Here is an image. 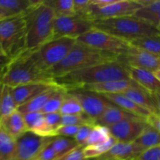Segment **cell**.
<instances>
[{"label":"cell","instance_id":"f5cc1de1","mask_svg":"<svg viewBox=\"0 0 160 160\" xmlns=\"http://www.w3.org/2000/svg\"><path fill=\"white\" fill-rule=\"evenodd\" d=\"M157 28H158V30H159V31H160V24L159 25V26H158V27H157Z\"/></svg>","mask_w":160,"mask_h":160},{"label":"cell","instance_id":"ac0fdd59","mask_svg":"<svg viewBox=\"0 0 160 160\" xmlns=\"http://www.w3.org/2000/svg\"><path fill=\"white\" fill-rule=\"evenodd\" d=\"M28 131L43 138L54 137V130L47 123L45 114L42 112H27L23 114Z\"/></svg>","mask_w":160,"mask_h":160},{"label":"cell","instance_id":"6da1fadb","mask_svg":"<svg viewBox=\"0 0 160 160\" xmlns=\"http://www.w3.org/2000/svg\"><path fill=\"white\" fill-rule=\"evenodd\" d=\"M55 80L70 92L83 84L131 79L125 65L115 61L76 70Z\"/></svg>","mask_w":160,"mask_h":160},{"label":"cell","instance_id":"83f0119b","mask_svg":"<svg viewBox=\"0 0 160 160\" xmlns=\"http://www.w3.org/2000/svg\"><path fill=\"white\" fill-rule=\"evenodd\" d=\"M44 2L53 9L56 17L77 16L73 0H47Z\"/></svg>","mask_w":160,"mask_h":160},{"label":"cell","instance_id":"4316f807","mask_svg":"<svg viewBox=\"0 0 160 160\" xmlns=\"http://www.w3.org/2000/svg\"><path fill=\"white\" fill-rule=\"evenodd\" d=\"M17 145V140L11 137L0 126V160H12Z\"/></svg>","mask_w":160,"mask_h":160},{"label":"cell","instance_id":"60d3db41","mask_svg":"<svg viewBox=\"0 0 160 160\" xmlns=\"http://www.w3.org/2000/svg\"><path fill=\"white\" fill-rule=\"evenodd\" d=\"M45 117L47 123L54 130V131L58 127H59L61 125L62 115H61L59 112H53V113L45 114Z\"/></svg>","mask_w":160,"mask_h":160},{"label":"cell","instance_id":"f6af8a7d","mask_svg":"<svg viewBox=\"0 0 160 160\" xmlns=\"http://www.w3.org/2000/svg\"><path fill=\"white\" fill-rule=\"evenodd\" d=\"M9 59L6 56H2L0 57V82H1V79L2 78V75L4 73L5 70H6L7 64L9 63Z\"/></svg>","mask_w":160,"mask_h":160},{"label":"cell","instance_id":"cb8c5ba5","mask_svg":"<svg viewBox=\"0 0 160 160\" xmlns=\"http://www.w3.org/2000/svg\"><path fill=\"white\" fill-rule=\"evenodd\" d=\"M61 87H62V85H60V84L53 86L52 88H51L48 89V90L45 91V92L41 93L40 95L34 97V98L30 100L28 102L24 103V104L22 105V106H19L18 110L20 111L22 114L27 113V112H42V109H43L44 106H45L47 102H48V100H49V98L54 95L55 92Z\"/></svg>","mask_w":160,"mask_h":160},{"label":"cell","instance_id":"11a10c76","mask_svg":"<svg viewBox=\"0 0 160 160\" xmlns=\"http://www.w3.org/2000/svg\"></svg>","mask_w":160,"mask_h":160},{"label":"cell","instance_id":"e0dca14e","mask_svg":"<svg viewBox=\"0 0 160 160\" xmlns=\"http://www.w3.org/2000/svg\"><path fill=\"white\" fill-rule=\"evenodd\" d=\"M137 84L132 80L112 81L107 82L88 84L80 86L78 89H84L88 92H95L99 95L106 94H122L128 89Z\"/></svg>","mask_w":160,"mask_h":160},{"label":"cell","instance_id":"f1b7e54d","mask_svg":"<svg viewBox=\"0 0 160 160\" xmlns=\"http://www.w3.org/2000/svg\"><path fill=\"white\" fill-rule=\"evenodd\" d=\"M32 0H0V6L12 15L24 14L37 3Z\"/></svg>","mask_w":160,"mask_h":160},{"label":"cell","instance_id":"bcb514c9","mask_svg":"<svg viewBox=\"0 0 160 160\" xmlns=\"http://www.w3.org/2000/svg\"><path fill=\"white\" fill-rule=\"evenodd\" d=\"M152 98L153 100H154L155 103H156V108H157L158 112L160 113V92L159 93H156V94H152Z\"/></svg>","mask_w":160,"mask_h":160},{"label":"cell","instance_id":"30bf717a","mask_svg":"<svg viewBox=\"0 0 160 160\" xmlns=\"http://www.w3.org/2000/svg\"><path fill=\"white\" fill-rule=\"evenodd\" d=\"M93 29L90 20L81 17H56L53 22V38H76Z\"/></svg>","mask_w":160,"mask_h":160},{"label":"cell","instance_id":"d4e9b609","mask_svg":"<svg viewBox=\"0 0 160 160\" xmlns=\"http://www.w3.org/2000/svg\"><path fill=\"white\" fill-rule=\"evenodd\" d=\"M18 109L13 98L12 88L3 84L0 91V118L7 117Z\"/></svg>","mask_w":160,"mask_h":160},{"label":"cell","instance_id":"f35d334b","mask_svg":"<svg viewBox=\"0 0 160 160\" xmlns=\"http://www.w3.org/2000/svg\"><path fill=\"white\" fill-rule=\"evenodd\" d=\"M83 148H84V147L79 145L74 149L69 152L68 153L58 158L56 160H89L86 159L85 156H84V152H83Z\"/></svg>","mask_w":160,"mask_h":160},{"label":"cell","instance_id":"7c38bea8","mask_svg":"<svg viewBox=\"0 0 160 160\" xmlns=\"http://www.w3.org/2000/svg\"><path fill=\"white\" fill-rule=\"evenodd\" d=\"M68 92L79 101L84 113L95 121L108 108L113 105L103 95L84 89H74Z\"/></svg>","mask_w":160,"mask_h":160},{"label":"cell","instance_id":"681fc988","mask_svg":"<svg viewBox=\"0 0 160 160\" xmlns=\"http://www.w3.org/2000/svg\"><path fill=\"white\" fill-rule=\"evenodd\" d=\"M2 56H5V54H4V52H2V50L0 48V57H2Z\"/></svg>","mask_w":160,"mask_h":160},{"label":"cell","instance_id":"9a60e30c","mask_svg":"<svg viewBox=\"0 0 160 160\" xmlns=\"http://www.w3.org/2000/svg\"><path fill=\"white\" fill-rule=\"evenodd\" d=\"M145 151L136 142H117L107 152L91 160H134Z\"/></svg>","mask_w":160,"mask_h":160},{"label":"cell","instance_id":"ee69618b","mask_svg":"<svg viewBox=\"0 0 160 160\" xmlns=\"http://www.w3.org/2000/svg\"><path fill=\"white\" fill-rule=\"evenodd\" d=\"M146 121L148 125L154 128L160 133V115L159 112H152L149 117H147Z\"/></svg>","mask_w":160,"mask_h":160},{"label":"cell","instance_id":"74e56055","mask_svg":"<svg viewBox=\"0 0 160 160\" xmlns=\"http://www.w3.org/2000/svg\"><path fill=\"white\" fill-rule=\"evenodd\" d=\"M134 160H160V145L145 149Z\"/></svg>","mask_w":160,"mask_h":160},{"label":"cell","instance_id":"52a82bcc","mask_svg":"<svg viewBox=\"0 0 160 160\" xmlns=\"http://www.w3.org/2000/svg\"><path fill=\"white\" fill-rule=\"evenodd\" d=\"M77 44L73 38H59L48 41L37 49L31 51V57L41 70H48L65 59Z\"/></svg>","mask_w":160,"mask_h":160},{"label":"cell","instance_id":"484cf974","mask_svg":"<svg viewBox=\"0 0 160 160\" xmlns=\"http://www.w3.org/2000/svg\"><path fill=\"white\" fill-rule=\"evenodd\" d=\"M129 43L134 48L145 50L160 57V34L134 39Z\"/></svg>","mask_w":160,"mask_h":160},{"label":"cell","instance_id":"2e32d148","mask_svg":"<svg viewBox=\"0 0 160 160\" xmlns=\"http://www.w3.org/2000/svg\"><path fill=\"white\" fill-rule=\"evenodd\" d=\"M129 74L130 78L139 86L143 88L149 93L152 94L160 92V82L156 78L153 72L145 69L125 66Z\"/></svg>","mask_w":160,"mask_h":160},{"label":"cell","instance_id":"836d02e7","mask_svg":"<svg viewBox=\"0 0 160 160\" xmlns=\"http://www.w3.org/2000/svg\"><path fill=\"white\" fill-rule=\"evenodd\" d=\"M117 142V141L113 137L111 138L109 141L102 144H98L95 145H88L83 148V152L86 159L91 160L96 159L99 156H102L106 152H107Z\"/></svg>","mask_w":160,"mask_h":160},{"label":"cell","instance_id":"8d00e7d4","mask_svg":"<svg viewBox=\"0 0 160 160\" xmlns=\"http://www.w3.org/2000/svg\"><path fill=\"white\" fill-rule=\"evenodd\" d=\"M81 127L73 125H60L54 131V137L73 138L76 136Z\"/></svg>","mask_w":160,"mask_h":160},{"label":"cell","instance_id":"ba28073f","mask_svg":"<svg viewBox=\"0 0 160 160\" xmlns=\"http://www.w3.org/2000/svg\"><path fill=\"white\" fill-rule=\"evenodd\" d=\"M77 42L95 49L113 53L118 56L127 53L132 48V45L128 41L95 28L77 38Z\"/></svg>","mask_w":160,"mask_h":160},{"label":"cell","instance_id":"4fadbf2b","mask_svg":"<svg viewBox=\"0 0 160 160\" xmlns=\"http://www.w3.org/2000/svg\"><path fill=\"white\" fill-rule=\"evenodd\" d=\"M148 126L146 119L135 117L109 127L112 137L119 142H133Z\"/></svg>","mask_w":160,"mask_h":160},{"label":"cell","instance_id":"1f68e13d","mask_svg":"<svg viewBox=\"0 0 160 160\" xmlns=\"http://www.w3.org/2000/svg\"><path fill=\"white\" fill-rule=\"evenodd\" d=\"M112 137L109 128L96 124L92 128L90 134L84 144V147L105 143Z\"/></svg>","mask_w":160,"mask_h":160},{"label":"cell","instance_id":"f546056e","mask_svg":"<svg viewBox=\"0 0 160 160\" xmlns=\"http://www.w3.org/2000/svg\"><path fill=\"white\" fill-rule=\"evenodd\" d=\"M144 149L160 145V133L157 130L148 124L141 135L134 141Z\"/></svg>","mask_w":160,"mask_h":160},{"label":"cell","instance_id":"f907efd6","mask_svg":"<svg viewBox=\"0 0 160 160\" xmlns=\"http://www.w3.org/2000/svg\"><path fill=\"white\" fill-rule=\"evenodd\" d=\"M5 18H6V17H2V16L0 15V21H1V20H2L3 19H5Z\"/></svg>","mask_w":160,"mask_h":160},{"label":"cell","instance_id":"ab89813d","mask_svg":"<svg viewBox=\"0 0 160 160\" xmlns=\"http://www.w3.org/2000/svg\"><path fill=\"white\" fill-rule=\"evenodd\" d=\"M92 128L93 127L90 126H82L80 128L78 134L73 138V139L76 141V142L78 145L82 147H84V144H85L86 141H87L88 138L89 134H90Z\"/></svg>","mask_w":160,"mask_h":160},{"label":"cell","instance_id":"5bb4252c","mask_svg":"<svg viewBox=\"0 0 160 160\" xmlns=\"http://www.w3.org/2000/svg\"><path fill=\"white\" fill-rule=\"evenodd\" d=\"M117 61L125 66L145 69L152 72L160 69L159 56L133 46L127 53L119 55Z\"/></svg>","mask_w":160,"mask_h":160},{"label":"cell","instance_id":"8fae6325","mask_svg":"<svg viewBox=\"0 0 160 160\" xmlns=\"http://www.w3.org/2000/svg\"><path fill=\"white\" fill-rule=\"evenodd\" d=\"M53 138L40 137L28 131L17 139L15 153L12 160H34L51 143Z\"/></svg>","mask_w":160,"mask_h":160},{"label":"cell","instance_id":"d6986e66","mask_svg":"<svg viewBox=\"0 0 160 160\" xmlns=\"http://www.w3.org/2000/svg\"><path fill=\"white\" fill-rule=\"evenodd\" d=\"M56 85H59V84H42V83L30 84L12 88V92L16 103L19 107L24 103L29 102L37 95H40L41 93Z\"/></svg>","mask_w":160,"mask_h":160},{"label":"cell","instance_id":"44dd1931","mask_svg":"<svg viewBox=\"0 0 160 160\" xmlns=\"http://www.w3.org/2000/svg\"><path fill=\"white\" fill-rule=\"evenodd\" d=\"M109 100L110 102L134 115L137 116L138 117L146 119L149 117L152 112H151L148 109L136 104L135 102L131 100L130 98H127L123 94H106V95H102Z\"/></svg>","mask_w":160,"mask_h":160},{"label":"cell","instance_id":"4dcf8cb0","mask_svg":"<svg viewBox=\"0 0 160 160\" xmlns=\"http://www.w3.org/2000/svg\"><path fill=\"white\" fill-rule=\"evenodd\" d=\"M49 145L56 152L57 156L56 159L64 156L79 146L74 139L67 137H54Z\"/></svg>","mask_w":160,"mask_h":160},{"label":"cell","instance_id":"e575fe53","mask_svg":"<svg viewBox=\"0 0 160 160\" xmlns=\"http://www.w3.org/2000/svg\"><path fill=\"white\" fill-rule=\"evenodd\" d=\"M83 109L81 103L73 95L67 92L66 94L63 103H62L59 113L62 116L77 115L83 113Z\"/></svg>","mask_w":160,"mask_h":160},{"label":"cell","instance_id":"5b68a950","mask_svg":"<svg viewBox=\"0 0 160 160\" xmlns=\"http://www.w3.org/2000/svg\"><path fill=\"white\" fill-rule=\"evenodd\" d=\"M93 28L130 42L134 39L159 35L156 27L134 16L103 19L92 21Z\"/></svg>","mask_w":160,"mask_h":160},{"label":"cell","instance_id":"8992f818","mask_svg":"<svg viewBox=\"0 0 160 160\" xmlns=\"http://www.w3.org/2000/svg\"><path fill=\"white\" fill-rule=\"evenodd\" d=\"M24 14L6 17L0 21V48L9 59L26 50Z\"/></svg>","mask_w":160,"mask_h":160},{"label":"cell","instance_id":"7bdbcfd3","mask_svg":"<svg viewBox=\"0 0 160 160\" xmlns=\"http://www.w3.org/2000/svg\"><path fill=\"white\" fill-rule=\"evenodd\" d=\"M73 2L77 16L81 17L88 9L92 0H74Z\"/></svg>","mask_w":160,"mask_h":160},{"label":"cell","instance_id":"ffe728a7","mask_svg":"<svg viewBox=\"0 0 160 160\" xmlns=\"http://www.w3.org/2000/svg\"><path fill=\"white\" fill-rule=\"evenodd\" d=\"M0 126L16 140L28 131L23 114L18 109L9 116L0 118Z\"/></svg>","mask_w":160,"mask_h":160},{"label":"cell","instance_id":"b9f144b4","mask_svg":"<svg viewBox=\"0 0 160 160\" xmlns=\"http://www.w3.org/2000/svg\"><path fill=\"white\" fill-rule=\"evenodd\" d=\"M57 158L56 152L49 145L45 147L34 160H56Z\"/></svg>","mask_w":160,"mask_h":160},{"label":"cell","instance_id":"d590c367","mask_svg":"<svg viewBox=\"0 0 160 160\" xmlns=\"http://www.w3.org/2000/svg\"><path fill=\"white\" fill-rule=\"evenodd\" d=\"M61 125H73V126H90L96 125L95 121L86 115L85 113L77 114V115L62 116Z\"/></svg>","mask_w":160,"mask_h":160},{"label":"cell","instance_id":"d6a6232c","mask_svg":"<svg viewBox=\"0 0 160 160\" xmlns=\"http://www.w3.org/2000/svg\"><path fill=\"white\" fill-rule=\"evenodd\" d=\"M68 92V91L62 86L59 88L54 95L49 98L45 106L42 109V112L43 114L53 113V112H59L62 103H63L64 98H65L66 94Z\"/></svg>","mask_w":160,"mask_h":160},{"label":"cell","instance_id":"277c9868","mask_svg":"<svg viewBox=\"0 0 160 160\" xmlns=\"http://www.w3.org/2000/svg\"><path fill=\"white\" fill-rule=\"evenodd\" d=\"M117 57L118 55L95 49L77 42L65 59L50 69L47 73L56 79L81 69L115 62L117 61Z\"/></svg>","mask_w":160,"mask_h":160},{"label":"cell","instance_id":"7402d4cb","mask_svg":"<svg viewBox=\"0 0 160 160\" xmlns=\"http://www.w3.org/2000/svg\"><path fill=\"white\" fill-rule=\"evenodd\" d=\"M122 94L127 98L132 100L136 104L148 109L152 112H158L157 108H156V103L153 100L152 94L139 86L138 84L130 88Z\"/></svg>","mask_w":160,"mask_h":160},{"label":"cell","instance_id":"c3c4849f","mask_svg":"<svg viewBox=\"0 0 160 160\" xmlns=\"http://www.w3.org/2000/svg\"><path fill=\"white\" fill-rule=\"evenodd\" d=\"M153 73H154V75L156 76V78L159 80V81L160 82V69L159 70H156V71L153 72Z\"/></svg>","mask_w":160,"mask_h":160},{"label":"cell","instance_id":"603a6c76","mask_svg":"<svg viewBox=\"0 0 160 160\" xmlns=\"http://www.w3.org/2000/svg\"><path fill=\"white\" fill-rule=\"evenodd\" d=\"M137 116L118 107V106L112 105L108 108L101 117H98L95 121V123L101 126H105L109 128L112 125L118 123L126 119L133 118Z\"/></svg>","mask_w":160,"mask_h":160},{"label":"cell","instance_id":"7dc6e473","mask_svg":"<svg viewBox=\"0 0 160 160\" xmlns=\"http://www.w3.org/2000/svg\"><path fill=\"white\" fill-rule=\"evenodd\" d=\"M0 15L2 16V17H12V16H15V15H12L11 12H8L7 10H6V9H2L1 6H0Z\"/></svg>","mask_w":160,"mask_h":160},{"label":"cell","instance_id":"816d5d0a","mask_svg":"<svg viewBox=\"0 0 160 160\" xmlns=\"http://www.w3.org/2000/svg\"><path fill=\"white\" fill-rule=\"evenodd\" d=\"M2 83L0 82V91H1V88H2Z\"/></svg>","mask_w":160,"mask_h":160},{"label":"cell","instance_id":"9c48e42d","mask_svg":"<svg viewBox=\"0 0 160 160\" xmlns=\"http://www.w3.org/2000/svg\"><path fill=\"white\" fill-rule=\"evenodd\" d=\"M141 8L142 6L137 0H114L112 3L103 7H97L91 2L87 11L79 17L92 22L103 19L128 17L134 15Z\"/></svg>","mask_w":160,"mask_h":160},{"label":"cell","instance_id":"db71d44e","mask_svg":"<svg viewBox=\"0 0 160 160\" xmlns=\"http://www.w3.org/2000/svg\"><path fill=\"white\" fill-rule=\"evenodd\" d=\"M159 115H160V113H159Z\"/></svg>","mask_w":160,"mask_h":160},{"label":"cell","instance_id":"3957f363","mask_svg":"<svg viewBox=\"0 0 160 160\" xmlns=\"http://www.w3.org/2000/svg\"><path fill=\"white\" fill-rule=\"evenodd\" d=\"M26 20V50L37 49L53 38L56 14L44 1L37 3L24 13Z\"/></svg>","mask_w":160,"mask_h":160},{"label":"cell","instance_id":"7a4b0ae2","mask_svg":"<svg viewBox=\"0 0 160 160\" xmlns=\"http://www.w3.org/2000/svg\"><path fill=\"white\" fill-rule=\"evenodd\" d=\"M1 82L14 88L30 84H58L55 78L48 73L41 70L31 57V50H24L9 59Z\"/></svg>","mask_w":160,"mask_h":160}]
</instances>
